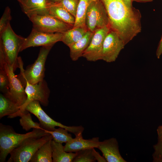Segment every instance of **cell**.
<instances>
[{
    "mask_svg": "<svg viewBox=\"0 0 162 162\" xmlns=\"http://www.w3.org/2000/svg\"><path fill=\"white\" fill-rule=\"evenodd\" d=\"M106 10L111 29L117 32L125 45L141 31L140 11L127 7L122 0H100Z\"/></svg>",
    "mask_w": 162,
    "mask_h": 162,
    "instance_id": "1",
    "label": "cell"
},
{
    "mask_svg": "<svg viewBox=\"0 0 162 162\" xmlns=\"http://www.w3.org/2000/svg\"><path fill=\"white\" fill-rule=\"evenodd\" d=\"M49 134L41 128H33L32 131L25 134L17 133L11 126L0 123V162H5L11 152L26 139L41 137Z\"/></svg>",
    "mask_w": 162,
    "mask_h": 162,
    "instance_id": "2",
    "label": "cell"
},
{
    "mask_svg": "<svg viewBox=\"0 0 162 162\" xmlns=\"http://www.w3.org/2000/svg\"><path fill=\"white\" fill-rule=\"evenodd\" d=\"M53 46H43L40 49L38 56L34 62L23 68V62L19 57L20 73L16 76L25 87L26 83L34 84L44 80L45 76V64L47 56Z\"/></svg>",
    "mask_w": 162,
    "mask_h": 162,
    "instance_id": "3",
    "label": "cell"
},
{
    "mask_svg": "<svg viewBox=\"0 0 162 162\" xmlns=\"http://www.w3.org/2000/svg\"><path fill=\"white\" fill-rule=\"evenodd\" d=\"M25 39L16 34L10 23L0 34V47L3 51L7 63L13 67L14 71L19 68L18 55Z\"/></svg>",
    "mask_w": 162,
    "mask_h": 162,
    "instance_id": "4",
    "label": "cell"
},
{
    "mask_svg": "<svg viewBox=\"0 0 162 162\" xmlns=\"http://www.w3.org/2000/svg\"><path fill=\"white\" fill-rule=\"evenodd\" d=\"M50 134L41 137L28 138L10 153L8 162H28L36 152L45 142L52 140Z\"/></svg>",
    "mask_w": 162,
    "mask_h": 162,
    "instance_id": "5",
    "label": "cell"
},
{
    "mask_svg": "<svg viewBox=\"0 0 162 162\" xmlns=\"http://www.w3.org/2000/svg\"><path fill=\"white\" fill-rule=\"evenodd\" d=\"M25 109L38 118L41 128L44 130L53 131L56 127H61L67 129L69 132L74 134L75 136L82 134L84 130V127L81 125L67 126L55 121L44 112L38 101L30 102L26 106Z\"/></svg>",
    "mask_w": 162,
    "mask_h": 162,
    "instance_id": "6",
    "label": "cell"
},
{
    "mask_svg": "<svg viewBox=\"0 0 162 162\" xmlns=\"http://www.w3.org/2000/svg\"><path fill=\"white\" fill-rule=\"evenodd\" d=\"M85 22L88 31L92 32L105 26L110 27L107 13L100 0L91 2L87 10Z\"/></svg>",
    "mask_w": 162,
    "mask_h": 162,
    "instance_id": "7",
    "label": "cell"
},
{
    "mask_svg": "<svg viewBox=\"0 0 162 162\" xmlns=\"http://www.w3.org/2000/svg\"><path fill=\"white\" fill-rule=\"evenodd\" d=\"M32 28L50 33H63L73 27L49 15H34L29 17Z\"/></svg>",
    "mask_w": 162,
    "mask_h": 162,
    "instance_id": "8",
    "label": "cell"
},
{
    "mask_svg": "<svg viewBox=\"0 0 162 162\" xmlns=\"http://www.w3.org/2000/svg\"><path fill=\"white\" fill-rule=\"evenodd\" d=\"M25 88L27 99L24 104L20 107V110L17 113L24 111L26 106L34 100L39 101L44 106L48 105L50 91L44 79L34 84L26 82Z\"/></svg>",
    "mask_w": 162,
    "mask_h": 162,
    "instance_id": "9",
    "label": "cell"
},
{
    "mask_svg": "<svg viewBox=\"0 0 162 162\" xmlns=\"http://www.w3.org/2000/svg\"><path fill=\"white\" fill-rule=\"evenodd\" d=\"M7 73L9 78L10 85L7 92L4 94L20 107L26 102L27 95L23 86L20 80L15 75L12 67L7 63L0 67Z\"/></svg>",
    "mask_w": 162,
    "mask_h": 162,
    "instance_id": "10",
    "label": "cell"
},
{
    "mask_svg": "<svg viewBox=\"0 0 162 162\" xmlns=\"http://www.w3.org/2000/svg\"><path fill=\"white\" fill-rule=\"evenodd\" d=\"M62 33H50L32 28L28 36L26 38L20 52L32 47L53 46L61 41Z\"/></svg>",
    "mask_w": 162,
    "mask_h": 162,
    "instance_id": "11",
    "label": "cell"
},
{
    "mask_svg": "<svg viewBox=\"0 0 162 162\" xmlns=\"http://www.w3.org/2000/svg\"><path fill=\"white\" fill-rule=\"evenodd\" d=\"M125 45L118 34L110 29L104 41L101 60L107 62L115 61Z\"/></svg>",
    "mask_w": 162,
    "mask_h": 162,
    "instance_id": "12",
    "label": "cell"
},
{
    "mask_svg": "<svg viewBox=\"0 0 162 162\" xmlns=\"http://www.w3.org/2000/svg\"><path fill=\"white\" fill-rule=\"evenodd\" d=\"M110 29V27L105 26L95 31L82 57L90 62L101 60L104 41Z\"/></svg>",
    "mask_w": 162,
    "mask_h": 162,
    "instance_id": "13",
    "label": "cell"
},
{
    "mask_svg": "<svg viewBox=\"0 0 162 162\" xmlns=\"http://www.w3.org/2000/svg\"><path fill=\"white\" fill-rule=\"evenodd\" d=\"M98 148L107 162H126L120 154L116 139L111 138L100 142Z\"/></svg>",
    "mask_w": 162,
    "mask_h": 162,
    "instance_id": "14",
    "label": "cell"
},
{
    "mask_svg": "<svg viewBox=\"0 0 162 162\" xmlns=\"http://www.w3.org/2000/svg\"><path fill=\"white\" fill-rule=\"evenodd\" d=\"M99 139L98 137L88 139H84L82 134H81L65 143L64 149L67 152H76L86 149L98 148L100 142Z\"/></svg>",
    "mask_w": 162,
    "mask_h": 162,
    "instance_id": "15",
    "label": "cell"
},
{
    "mask_svg": "<svg viewBox=\"0 0 162 162\" xmlns=\"http://www.w3.org/2000/svg\"><path fill=\"white\" fill-rule=\"evenodd\" d=\"M48 0H24L21 4L22 10L27 16L49 15Z\"/></svg>",
    "mask_w": 162,
    "mask_h": 162,
    "instance_id": "16",
    "label": "cell"
},
{
    "mask_svg": "<svg viewBox=\"0 0 162 162\" xmlns=\"http://www.w3.org/2000/svg\"><path fill=\"white\" fill-rule=\"evenodd\" d=\"M94 32L87 31L80 40L70 47V56L73 61L77 60L82 55L88 46Z\"/></svg>",
    "mask_w": 162,
    "mask_h": 162,
    "instance_id": "17",
    "label": "cell"
},
{
    "mask_svg": "<svg viewBox=\"0 0 162 162\" xmlns=\"http://www.w3.org/2000/svg\"><path fill=\"white\" fill-rule=\"evenodd\" d=\"M51 146L52 162H73L76 155V152H66L62 143L56 142L52 140Z\"/></svg>",
    "mask_w": 162,
    "mask_h": 162,
    "instance_id": "18",
    "label": "cell"
},
{
    "mask_svg": "<svg viewBox=\"0 0 162 162\" xmlns=\"http://www.w3.org/2000/svg\"><path fill=\"white\" fill-rule=\"evenodd\" d=\"M49 2V15L74 26L75 21L74 16L58 3Z\"/></svg>",
    "mask_w": 162,
    "mask_h": 162,
    "instance_id": "19",
    "label": "cell"
},
{
    "mask_svg": "<svg viewBox=\"0 0 162 162\" xmlns=\"http://www.w3.org/2000/svg\"><path fill=\"white\" fill-rule=\"evenodd\" d=\"M20 110V107L2 93L0 94V118L5 116L12 118Z\"/></svg>",
    "mask_w": 162,
    "mask_h": 162,
    "instance_id": "20",
    "label": "cell"
},
{
    "mask_svg": "<svg viewBox=\"0 0 162 162\" xmlns=\"http://www.w3.org/2000/svg\"><path fill=\"white\" fill-rule=\"evenodd\" d=\"M87 31L86 28L73 27L62 33L61 41L69 47L81 39Z\"/></svg>",
    "mask_w": 162,
    "mask_h": 162,
    "instance_id": "21",
    "label": "cell"
},
{
    "mask_svg": "<svg viewBox=\"0 0 162 162\" xmlns=\"http://www.w3.org/2000/svg\"><path fill=\"white\" fill-rule=\"evenodd\" d=\"M50 140L44 144L35 153L30 162H52L51 142Z\"/></svg>",
    "mask_w": 162,
    "mask_h": 162,
    "instance_id": "22",
    "label": "cell"
},
{
    "mask_svg": "<svg viewBox=\"0 0 162 162\" xmlns=\"http://www.w3.org/2000/svg\"><path fill=\"white\" fill-rule=\"evenodd\" d=\"M92 0H79L73 27H80L86 28L85 22L86 14L88 7Z\"/></svg>",
    "mask_w": 162,
    "mask_h": 162,
    "instance_id": "23",
    "label": "cell"
},
{
    "mask_svg": "<svg viewBox=\"0 0 162 162\" xmlns=\"http://www.w3.org/2000/svg\"><path fill=\"white\" fill-rule=\"evenodd\" d=\"M17 116L20 117L19 120L20 124L26 131H28L31 128L42 129L39 123L33 121L30 112L26 110L16 114L15 117Z\"/></svg>",
    "mask_w": 162,
    "mask_h": 162,
    "instance_id": "24",
    "label": "cell"
},
{
    "mask_svg": "<svg viewBox=\"0 0 162 162\" xmlns=\"http://www.w3.org/2000/svg\"><path fill=\"white\" fill-rule=\"evenodd\" d=\"M45 131L51 134L53 137L52 140L57 142L66 143L73 138L71 134L68 133V131L62 127H59L53 131Z\"/></svg>",
    "mask_w": 162,
    "mask_h": 162,
    "instance_id": "25",
    "label": "cell"
},
{
    "mask_svg": "<svg viewBox=\"0 0 162 162\" xmlns=\"http://www.w3.org/2000/svg\"><path fill=\"white\" fill-rule=\"evenodd\" d=\"M93 148L84 149L76 152V155L73 162H95L96 160L93 154Z\"/></svg>",
    "mask_w": 162,
    "mask_h": 162,
    "instance_id": "26",
    "label": "cell"
},
{
    "mask_svg": "<svg viewBox=\"0 0 162 162\" xmlns=\"http://www.w3.org/2000/svg\"><path fill=\"white\" fill-rule=\"evenodd\" d=\"M79 0H62L57 3L76 17Z\"/></svg>",
    "mask_w": 162,
    "mask_h": 162,
    "instance_id": "27",
    "label": "cell"
},
{
    "mask_svg": "<svg viewBox=\"0 0 162 162\" xmlns=\"http://www.w3.org/2000/svg\"><path fill=\"white\" fill-rule=\"evenodd\" d=\"M10 80L6 72L4 69H0V91L2 93L6 94L9 89Z\"/></svg>",
    "mask_w": 162,
    "mask_h": 162,
    "instance_id": "28",
    "label": "cell"
},
{
    "mask_svg": "<svg viewBox=\"0 0 162 162\" xmlns=\"http://www.w3.org/2000/svg\"><path fill=\"white\" fill-rule=\"evenodd\" d=\"M12 17L11 10L8 6L7 7L0 20V34H1L10 23Z\"/></svg>",
    "mask_w": 162,
    "mask_h": 162,
    "instance_id": "29",
    "label": "cell"
},
{
    "mask_svg": "<svg viewBox=\"0 0 162 162\" xmlns=\"http://www.w3.org/2000/svg\"><path fill=\"white\" fill-rule=\"evenodd\" d=\"M153 162H162V140L158 139L157 143L153 146Z\"/></svg>",
    "mask_w": 162,
    "mask_h": 162,
    "instance_id": "30",
    "label": "cell"
},
{
    "mask_svg": "<svg viewBox=\"0 0 162 162\" xmlns=\"http://www.w3.org/2000/svg\"><path fill=\"white\" fill-rule=\"evenodd\" d=\"M95 148H93V154L94 157L96 160L98 162H107L106 159L103 155L101 156L100 154L97 152Z\"/></svg>",
    "mask_w": 162,
    "mask_h": 162,
    "instance_id": "31",
    "label": "cell"
},
{
    "mask_svg": "<svg viewBox=\"0 0 162 162\" xmlns=\"http://www.w3.org/2000/svg\"><path fill=\"white\" fill-rule=\"evenodd\" d=\"M162 54V36L156 51V56L159 58Z\"/></svg>",
    "mask_w": 162,
    "mask_h": 162,
    "instance_id": "32",
    "label": "cell"
},
{
    "mask_svg": "<svg viewBox=\"0 0 162 162\" xmlns=\"http://www.w3.org/2000/svg\"><path fill=\"white\" fill-rule=\"evenodd\" d=\"M122 1L127 7L129 9H132L134 8L132 6L133 0H122Z\"/></svg>",
    "mask_w": 162,
    "mask_h": 162,
    "instance_id": "33",
    "label": "cell"
},
{
    "mask_svg": "<svg viewBox=\"0 0 162 162\" xmlns=\"http://www.w3.org/2000/svg\"><path fill=\"white\" fill-rule=\"evenodd\" d=\"M158 139L162 140V125L159 126L157 129Z\"/></svg>",
    "mask_w": 162,
    "mask_h": 162,
    "instance_id": "34",
    "label": "cell"
},
{
    "mask_svg": "<svg viewBox=\"0 0 162 162\" xmlns=\"http://www.w3.org/2000/svg\"><path fill=\"white\" fill-rule=\"evenodd\" d=\"M133 1H135L138 2H150L153 1V0H133Z\"/></svg>",
    "mask_w": 162,
    "mask_h": 162,
    "instance_id": "35",
    "label": "cell"
},
{
    "mask_svg": "<svg viewBox=\"0 0 162 162\" xmlns=\"http://www.w3.org/2000/svg\"><path fill=\"white\" fill-rule=\"evenodd\" d=\"M49 2L52 3H58L62 0H48Z\"/></svg>",
    "mask_w": 162,
    "mask_h": 162,
    "instance_id": "36",
    "label": "cell"
},
{
    "mask_svg": "<svg viewBox=\"0 0 162 162\" xmlns=\"http://www.w3.org/2000/svg\"><path fill=\"white\" fill-rule=\"evenodd\" d=\"M20 4H21L23 2V1L24 0H17Z\"/></svg>",
    "mask_w": 162,
    "mask_h": 162,
    "instance_id": "37",
    "label": "cell"
}]
</instances>
